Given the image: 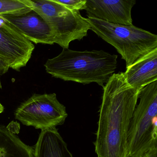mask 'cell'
<instances>
[{
    "label": "cell",
    "mask_w": 157,
    "mask_h": 157,
    "mask_svg": "<svg viewBox=\"0 0 157 157\" xmlns=\"http://www.w3.org/2000/svg\"><path fill=\"white\" fill-rule=\"evenodd\" d=\"M103 88L95 152L97 157H128V130L140 90L130 86L122 72L114 73Z\"/></svg>",
    "instance_id": "6da1fadb"
},
{
    "label": "cell",
    "mask_w": 157,
    "mask_h": 157,
    "mask_svg": "<svg viewBox=\"0 0 157 157\" xmlns=\"http://www.w3.org/2000/svg\"><path fill=\"white\" fill-rule=\"evenodd\" d=\"M129 126L128 157H140L157 147V81L142 88Z\"/></svg>",
    "instance_id": "277c9868"
},
{
    "label": "cell",
    "mask_w": 157,
    "mask_h": 157,
    "mask_svg": "<svg viewBox=\"0 0 157 157\" xmlns=\"http://www.w3.org/2000/svg\"><path fill=\"white\" fill-rule=\"evenodd\" d=\"M32 10L30 0H0V16L22 14Z\"/></svg>",
    "instance_id": "7c38bea8"
},
{
    "label": "cell",
    "mask_w": 157,
    "mask_h": 157,
    "mask_svg": "<svg viewBox=\"0 0 157 157\" xmlns=\"http://www.w3.org/2000/svg\"><path fill=\"white\" fill-rule=\"evenodd\" d=\"M123 74L126 82L138 90L157 81V48L126 68Z\"/></svg>",
    "instance_id": "30bf717a"
},
{
    "label": "cell",
    "mask_w": 157,
    "mask_h": 157,
    "mask_svg": "<svg viewBox=\"0 0 157 157\" xmlns=\"http://www.w3.org/2000/svg\"><path fill=\"white\" fill-rule=\"evenodd\" d=\"M4 109V107H3V105L0 103V113H2V112H3Z\"/></svg>",
    "instance_id": "9a60e30c"
},
{
    "label": "cell",
    "mask_w": 157,
    "mask_h": 157,
    "mask_svg": "<svg viewBox=\"0 0 157 157\" xmlns=\"http://www.w3.org/2000/svg\"><path fill=\"white\" fill-rule=\"evenodd\" d=\"M91 30L113 46L128 67L157 48V36L134 25L113 24L92 18L86 19Z\"/></svg>",
    "instance_id": "3957f363"
},
{
    "label": "cell",
    "mask_w": 157,
    "mask_h": 157,
    "mask_svg": "<svg viewBox=\"0 0 157 157\" xmlns=\"http://www.w3.org/2000/svg\"><path fill=\"white\" fill-rule=\"evenodd\" d=\"M117 56L103 50L78 51L63 48L57 56L48 59L47 72L65 81L104 86L117 68Z\"/></svg>",
    "instance_id": "7a4b0ae2"
},
{
    "label": "cell",
    "mask_w": 157,
    "mask_h": 157,
    "mask_svg": "<svg viewBox=\"0 0 157 157\" xmlns=\"http://www.w3.org/2000/svg\"><path fill=\"white\" fill-rule=\"evenodd\" d=\"M14 115L23 124L42 130L63 124L68 116L55 93L33 94L17 108Z\"/></svg>",
    "instance_id": "8992f818"
},
{
    "label": "cell",
    "mask_w": 157,
    "mask_h": 157,
    "mask_svg": "<svg viewBox=\"0 0 157 157\" xmlns=\"http://www.w3.org/2000/svg\"><path fill=\"white\" fill-rule=\"evenodd\" d=\"M56 128L42 130L33 148L34 157H73Z\"/></svg>",
    "instance_id": "8fae6325"
},
{
    "label": "cell",
    "mask_w": 157,
    "mask_h": 157,
    "mask_svg": "<svg viewBox=\"0 0 157 157\" xmlns=\"http://www.w3.org/2000/svg\"><path fill=\"white\" fill-rule=\"evenodd\" d=\"M33 44L0 17V56L14 70L25 67L34 50Z\"/></svg>",
    "instance_id": "52a82bcc"
},
{
    "label": "cell",
    "mask_w": 157,
    "mask_h": 157,
    "mask_svg": "<svg viewBox=\"0 0 157 157\" xmlns=\"http://www.w3.org/2000/svg\"><path fill=\"white\" fill-rule=\"evenodd\" d=\"M136 0H86L88 18L113 24L133 25L131 10Z\"/></svg>",
    "instance_id": "9c48e42d"
},
{
    "label": "cell",
    "mask_w": 157,
    "mask_h": 157,
    "mask_svg": "<svg viewBox=\"0 0 157 157\" xmlns=\"http://www.w3.org/2000/svg\"><path fill=\"white\" fill-rule=\"evenodd\" d=\"M140 157H157V147L151 149Z\"/></svg>",
    "instance_id": "5bb4252c"
},
{
    "label": "cell",
    "mask_w": 157,
    "mask_h": 157,
    "mask_svg": "<svg viewBox=\"0 0 157 157\" xmlns=\"http://www.w3.org/2000/svg\"><path fill=\"white\" fill-rule=\"evenodd\" d=\"M32 9L40 14L54 31L57 44L68 48L71 42L80 41L91 28L79 11L69 9L55 0H30Z\"/></svg>",
    "instance_id": "5b68a950"
},
{
    "label": "cell",
    "mask_w": 157,
    "mask_h": 157,
    "mask_svg": "<svg viewBox=\"0 0 157 157\" xmlns=\"http://www.w3.org/2000/svg\"><path fill=\"white\" fill-rule=\"evenodd\" d=\"M69 9L75 10H84L86 7V0H55Z\"/></svg>",
    "instance_id": "4fadbf2b"
},
{
    "label": "cell",
    "mask_w": 157,
    "mask_h": 157,
    "mask_svg": "<svg viewBox=\"0 0 157 157\" xmlns=\"http://www.w3.org/2000/svg\"><path fill=\"white\" fill-rule=\"evenodd\" d=\"M0 17L30 42L50 45L57 43L56 35L49 25L34 10L22 14Z\"/></svg>",
    "instance_id": "ba28073f"
}]
</instances>
